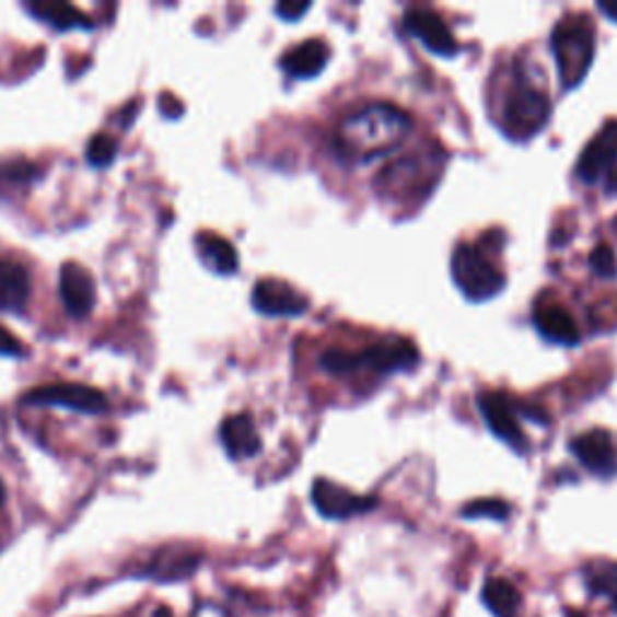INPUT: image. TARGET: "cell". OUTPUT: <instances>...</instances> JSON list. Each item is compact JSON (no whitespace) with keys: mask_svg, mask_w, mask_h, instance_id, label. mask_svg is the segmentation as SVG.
I'll return each instance as SVG.
<instances>
[{"mask_svg":"<svg viewBox=\"0 0 617 617\" xmlns=\"http://www.w3.org/2000/svg\"><path fill=\"white\" fill-rule=\"evenodd\" d=\"M412 121L394 104H370L350 114L340 124L336 145L342 158L352 162H370L394 152L410 133Z\"/></svg>","mask_w":617,"mask_h":617,"instance_id":"1","label":"cell"},{"mask_svg":"<svg viewBox=\"0 0 617 617\" xmlns=\"http://www.w3.org/2000/svg\"><path fill=\"white\" fill-rule=\"evenodd\" d=\"M552 56L557 75L564 90L579 88L596 56V39H593V25L586 15H567L552 30Z\"/></svg>","mask_w":617,"mask_h":617,"instance_id":"2","label":"cell"},{"mask_svg":"<svg viewBox=\"0 0 617 617\" xmlns=\"http://www.w3.org/2000/svg\"><path fill=\"white\" fill-rule=\"evenodd\" d=\"M550 100L526 75H514L504 90L500 128L512 140H531L550 121Z\"/></svg>","mask_w":617,"mask_h":617,"instance_id":"3","label":"cell"},{"mask_svg":"<svg viewBox=\"0 0 617 617\" xmlns=\"http://www.w3.org/2000/svg\"><path fill=\"white\" fill-rule=\"evenodd\" d=\"M451 276L470 302H488L504 290L502 272L490 264V258L480 248L470 244L456 246L454 256H451Z\"/></svg>","mask_w":617,"mask_h":617,"instance_id":"4","label":"cell"},{"mask_svg":"<svg viewBox=\"0 0 617 617\" xmlns=\"http://www.w3.org/2000/svg\"><path fill=\"white\" fill-rule=\"evenodd\" d=\"M442 152L436 154H412V158H400L391 167L382 172L379 186L391 198H412L427 196L439 182L442 172Z\"/></svg>","mask_w":617,"mask_h":617,"instance_id":"5","label":"cell"},{"mask_svg":"<svg viewBox=\"0 0 617 617\" xmlns=\"http://www.w3.org/2000/svg\"><path fill=\"white\" fill-rule=\"evenodd\" d=\"M25 406L44 408V406H56V408H68L78 410L85 415H102L109 408V400L102 391L85 386V384H51V386H39L30 391L22 398Z\"/></svg>","mask_w":617,"mask_h":617,"instance_id":"6","label":"cell"},{"mask_svg":"<svg viewBox=\"0 0 617 617\" xmlns=\"http://www.w3.org/2000/svg\"><path fill=\"white\" fill-rule=\"evenodd\" d=\"M312 502L316 507V512L322 514L324 519H334V521H346L352 516H360L372 512V509L379 504L376 497H364L352 492L342 485L318 478L312 485Z\"/></svg>","mask_w":617,"mask_h":617,"instance_id":"7","label":"cell"},{"mask_svg":"<svg viewBox=\"0 0 617 617\" xmlns=\"http://www.w3.org/2000/svg\"><path fill=\"white\" fill-rule=\"evenodd\" d=\"M478 408L494 436H500L502 442L514 446L516 451H528V439L521 430L514 406L507 396L497 394V391H482L478 396Z\"/></svg>","mask_w":617,"mask_h":617,"instance_id":"8","label":"cell"},{"mask_svg":"<svg viewBox=\"0 0 617 617\" xmlns=\"http://www.w3.org/2000/svg\"><path fill=\"white\" fill-rule=\"evenodd\" d=\"M617 164V121L605 124L577 162V176L586 184H596Z\"/></svg>","mask_w":617,"mask_h":617,"instance_id":"9","label":"cell"},{"mask_svg":"<svg viewBox=\"0 0 617 617\" xmlns=\"http://www.w3.org/2000/svg\"><path fill=\"white\" fill-rule=\"evenodd\" d=\"M252 304L264 316H302L308 308V300L296 292L292 284L282 280H258L252 292Z\"/></svg>","mask_w":617,"mask_h":617,"instance_id":"10","label":"cell"},{"mask_svg":"<svg viewBox=\"0 0 617 617\" xmlns=\"http://www.w3.org/2000/svg\"><path fill=\"white\" fill-rule=\"evenodd\" d=\"M58 292H61L66 312L73 318L90 316L94 302H97V284H94V278L85 266L75 264V260H70V264L61 268Z\"/></svg>","mask_w":617,"mask_h":617,"instance_id":"11","label":"cell"},{"mask_svg":"<svg viewBox=\"0 0 617 617\" xmlns=\"http://www.w3.org/2000/svg\"><path fill=\"white\" fill-rule=\"evenodd\" d=\"M406 27L418 37L427 49L436 56H454L458 51V42L454 37V32L444 22V18L434 13L432 8H410L406 18Z\"/></svg>","mask_w":617,"mask_h":617,"instance_id":"12","label":"cell"},{"mask_svg":"<svg viewBox=\"0 0 617 617\" xmlns=\"http://www.w3.org/2000/svg\"><path fill=\"white\" fill-rule=\"evenodd\" d=\"M572 454L596 476L610 478L617 470V451L613 436L605 430H591L572 439Z\"/></svg>","mask_w":617,"mask_h":617,"instance_id":"13","label":"cell"},{"mask_svg":"<svg viewBox=\"0 0 617 617\" xmlns=\"http://www.w3.org/2000/svg\"><path fill=\"white\" fill-rule=\"evenodd\" d=\"M418 360L420 354L408 340H386L360 352V366H370V370L382 374L410 370Z\"/></svg>","mask_w":617,"mask_h":617,"instance_id":"14","label":"cell"},{"mask_svg":"<svg viewBox=\"0 0 617 617\" xmlns=\"http://www.w3.org/2000/svg\"><path fill=\"white\" fill-rule=\"evenodd\" d=\"M328 58H330V49L326 42L308 39L284 54L280 66L288 75L296 80H308L322 73V70L328 66Z\"/></svg>","mask_w":617,"mask_h":617,"instance_id":"15","label":"cell"},{"mask_svg":"<svg viewBox=\"0 0 617 617\" xmlns=\"http://www.w3.org/2000/svg\"><path fill=\"white\" fill-rule=\"evenodd\" d=\"M533 324H536L538 334L545 340L557 342V346H577V342L581 340L574 316L569 314L564 306H557V304L538 306L536 314H533Z\"/></svg>","mask_w":617,"mask_h":617,"instance_id":"16","label":"cell"},{"mask_svg":"<svg viewBox=\"0 0 617 617\" xmlns=\"http://www.w3.org/2000/svg\"><path fill=\"white\" fill-rule=\"evenodd\" d=\"M32 282L18 260L0 258V312H22L30 302Z\"/></svg>","mask_w":617,"mask_h":617,"instance_id":"17","label":"cell"},{"mask_svg":"<svg viewBox=\"0 0 617 617\" xmlns=\"http://www.w3.org/2000/svg\"><path fill=\"white\" fill-rule=\"evenodd\" d=\"M222 444L232 458H254L260 454V436L248 415H232L222 422Z\"/></svg>","mask_w":617,"mask_h":617,"instance_id":"18","label":"cell"},{"mask_svg":"<svg viewBox=\"0 0 617 617\" xmlns=\"http://www.w3.org/2000/svg\"><path fill=\"white\" fill-rule=\"evenodd\" d=\"M480 603L492 617H519L524 596L509 579L488 577L482 581Z\"/></svg>","mask_w":617,"mask_h":617,"instance_id":"19","label":"cell"},{"mask_svg":"<svg viewBox=\"0 0 617 617\" xmlns=\"http://www.w3.org/2000/svg\"><path fill=\"white\" fill-rule=\"evenodd\" d=\"M581 581L591 598H603L610 603V610L617 617V562L596 560L581 567Z\"/></svg>","mask_w":617,"mask_h":617,"instance_id":"20","label":"cell"},{"mask_svg":"<svg viewBox=\"0 0 617 617\" xmlns=\"http://www.w3.org/2000/svg\"><path fill=\"white\" fill-rule=\"evenodd\" d=\"M196 246H198L200 260H203L208 268L220 272V276H232L236 266H240V256H236L234 246L220 234L200 232L196 236Z\"/></svg>","mask_w":617,"mask_h":617,"instance_id":"21","label":"cell"},{"mask_svg":"<svg viewBox=\"0 0 617 617\" xmlns=\"http://www.w3.org/2000/svg\"><path fill=\"white\" fill-rule=\"evenodd\" d=\"M30 13L51 25L56 30H90L92 22L88 15H82L75 5L68 3H58V0H39V3H30L27 5Z\"/></svg>","mask_w":617,"mask_h":617,"instance_id":"22","label":"cell"},{"mask_svg":"<svg viewBox=\"0 0 617 617\" xmlns=\"http://www.w3.org/2000/svg\"><path fill=\"white\" fill-rule=\"evenodd\" d=\"M198 562H200V557L194 552H186V550L179 555L162 552L158 560L145 569V574L154 577L158 581H179V579L191 577L196 572Z\"/></svg>","mask_w":617,"mask_h":617,"instance_id":"23","label":"cell"},{"mask_svg":"<svg viewBox=\"0 0 617 617\" xmlns=\"http://www.w3.org/2000/svg\"><path fill=\"white\" fill-rule=\"evenodd\" d=\"M463 519H490V521H507L512 516V507H509L500 497H485V500H473L461 509Z\"/></svg>","mask_w":617,"mask_h":617,"instance_id":"24","label":"cell"},{"mask_svg":"<svg viewBox=\"0 0 617 617\" xmlns=\"http://www.w3.org/2000/svg\"><path fill=\"white\" fill-rule=\"evenodd\" d=\"M116 152H118V142L116 138L100 133L90 140L88 145V160L92 167H109V164L116 160Z\"/></svg>","mask_w":617,"mask_h":617,"instance_id":"25","label":"cell"},{"mask_svg":"<svg viewBox=\"0 0 617 617\" xmlns=\"http://www.w3.org/2000/svg\"><path fill=\"white\" fill-rule=\"evenodd\" d=\"M322 366L330 374H348L360 370V352L348 350H328L322 354Z\"/></svg>","mask_w":617,"mask_h":617,"instance_id":"26","label":"cell"},{"mask_svg":"<svg viewBox=\"0 0 617 617\" xmlns=\"http://www.w3.org/2000/svg\"><path fill=\"white\" fill-rule=\"evenodd\" d=\"M589 266L598 278H615L617 276V258L608 244H598L589 256Z\"/></svg>","mask_w":617,"mask_h":617,"instance_id":"27","label":"cell"},{"mask_svg":"<svg viewBox=\"0 0 617 617\" xmlns=\"http://www.w3.org/2000/svg\"><path fill=\"white\" fill-rule=\"evenodd\" d=\"M0 174H3L5 179H10V182H30V179H37L39 170L30 162L18 160V162L3 164V167H0Z\"/></svg>","mask_w":617,"mask_h":617,"instance_id":"28","label":"cell"},{"mask_svg":"<svg viewBox=\"0 0 617 617\" xmlns=\"http://www.w3.org/2000/svg\"><path fill=\"white\" fill-rule=\"evenodd\" d=\"M0 354L3 358H25V346L3 326H0Z\"/></svg>","mask_w":617,"mask_h":617,"instance_id":"29","label":"cell"},{"mask_svg":"<svg viewBox=\"0 0 617 617\" xmlns=\"http://www.w3.org/2000/svg\"><path fill=\"white\" fill-rule=\"evenodd\" d=\"M308 8H312V3H300V0H284V3H280L276 8V13L282 20L294 22V20H300L304 13H308Z\"/></svg>","mask_w":617,"mask_h":617,"instance_id":"30","label":"cell"},{"mask_svg":"<svg viewBox=\"0 0 617 617\" xmlns=\"http://www.w3.org/2000/svg\"><path fill=\"white\" fill-rule=\"evenodd\" d=\"M160 112L167 118H179L184 112V104L179 100H174L172 94H162L160 100Z\"/></svg>","mask_w":617,"mask_h":617,"instance_id":"31","label":"cell"},{"mask_svg":"<svg viewBox=\"0 0 617 617\" xmlns=\"http://www.w3.org/2000/svg\"><path fill=\"white\" fill-rule=\"evenodd\" d=\"M598 10H601V13H603L605 18H608L610 22H617V0H601Z\"/></svg>","mask_w":617,"mask_h":617,"instance_id":"32","label":"cell"},{"mask_svg":"<svg viewBox=\"0 0 617 617\" xmlns=\"http://www.w3.org/2000/svg\"><path fill=\"white\" fill-rule=\"evenodd\" d=\"M152 617H174V613L172 608H167V605H160V608L152 613Z\"/></svg>","mask_w":617,"mask_h":617,"instance_id":"33","label":"cell"},{"mask_svg":"<svg viewBox=\"0 0 617 617\" xmlns=\"http://www.w3.org/2000/svg\"><path fill=\"white\" fill-rule=\"evenodd\" d=\"M564 617H586V613L577 608H564Z\"/></svg>","mask_w":617,"mask_h":617,"instance_id":"34","label":"cell"},{"mask_svg":"<svg viewBox=\"0 0 617 617\" xmlns=\"http://www.w3.org/2000/svg\"><path fill=\"white\" fill-rule=\"evenodd\" d=\"M3 504H5V485L0 482V507H3Z\"/></svg>","mask_w":617,"mask_h":617,"instance_id":"35","label":"cell"},{"mask_svg":"<svg viewBox=\"0 0 617 617\" xmlns=\"http://www.w3.org/2000/svg\"><path fill=\"white\" fill-rule=\"evenodd\" d=\"M615 228H617V220H615Z\"/></svg>","mask_w":617,"mask_h":617,"instance_id":"36","label":"cell"}]
</instances>
